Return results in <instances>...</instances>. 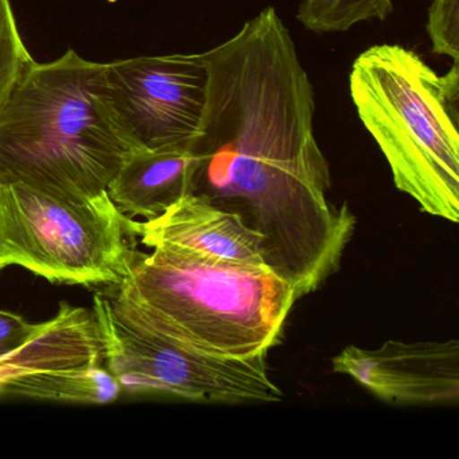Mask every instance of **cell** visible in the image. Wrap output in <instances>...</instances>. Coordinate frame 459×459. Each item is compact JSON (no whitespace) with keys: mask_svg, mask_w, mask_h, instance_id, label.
Returning <instances> with one entry per match:
<instances>
[{"mask_svg":"<svg viewBox=\"0 0 459 459\" xmlns=\"http://www.w3.org/2000/svg\"><path fill=\"white\" fill-rule=\"evenodd\" d=\"M104 292L112 310L144 332L195 353L251 359L281 342L298 298L265 264L186 249H136L130 273Z\"/></svg>","mask_w":459,"mask_h":459,"instance_id":"1","label":"cell"},{"mask_svg":"<svg viewBox=\"0 0 459 459\" xmlns=\"http://www.w3.org/2000/svg\"><path fill=\"white\" fill-rule=\"evenodd\" d=\"M103 64L68 50L30 64L0 111V182L93 197L131 152L100 98Z\"/></svg>","mask_w":459,"mask_h":459,"instance_id":"2","label":"cell"},{"mask_svg":"<svg viewBox=\"0 0 459 459\" xmlns=\"http://www.w3.org/2000/svg\"><path fill=\"white\" fill-rule=\"evenodd\" d=\"M349 90L397 189L426 213L458 222L459 64L439 76L413 50L375 45L354 60Z\"/></svg>","mask_w":459,"mask_h":459,"instance_id":"3","label":"cell"},{"mask_svg":"<svg viewBox=\"0 0 459 459\" xmlns=\"http://www.w3.org/2000/svg\"><path fill=\"white\" fill-rule=\"evenodd\" d=\"M136 224L107 192L0 182V271L21 265L52 283L117 286L130 273Z\"/></svg>","mask_w":459,"mask_h":459,"instance_id":"4","label":"cell"},{"mask_svg":"<svg viewBox=\"0 0 459 459\" xmlns=\"http://www.w3.org/2000/svg\"><path fill=\"white\" fill-rule=\"evenodd\" d=\"M92 313L106 368L127 391L206 404L279 403L284 397L268 375L267 354L224 359L179 348L120 318L104 292L93 298Z\"/></svg>","mask_w":459,"mask_h":459,"instance_id":"5","label":"cell"},{"mask_svg":"<svg viewBox=\"0 0 459 459\" xmlns=\"http://www.w3.org/2000/svg\"><path fill=\"white\" fill-rule=\"evenodd\" d=\"M206 85L201 55L142 56L103 64L100 98L131 152L190 149Z\"/></svg>","mask_w":459,"mask_h":459,"instance_id":"6","label":"cell"},{"mask_svg":"<svg viewBox=\"0 0 459 459\" xmlns=\"http://www.w3.org/2000/svg\"><path fill=\"white\" fill-rule=\"evenodd\" d=\"M101 361L103 348L92 311L61 302L55 319L39 324L25 345L0 359V396L114 402L122 386Z\"/></svg>","mask_w":459,"mask_h":459,"instance_id":"7","label":"cell"},{"mask_svg":"<svg viewBox=\"0 0 459 459\" xmlns=\"http://www.w3.org/2000/svg\"><path fill=\"white\" fill-rule=\"evenodd\" d=\"M334 372L351 376L394 404H455L459 399V342L386 341L377 349L348 346L333 359Z\"/></svg>","mask_w":459,"mask_h":459,"instance_id":"8","label":"cell"},{"mask_svg":"<svg viewBox=\"0 0 459 459\" xmlns=\"http://www.w3.org/2000/svg\"><path fill=\"white\" fill-rule=\"evenodd\" d=\"M138 238L150 248L177 247L212 259L264 264L262 238L238 214L222 211L190 193L165 213L136 224Z\"/></svg>","mask_w":459,"mask_h":459,"instance_id":"9","label":"cell"},{"mask_svg":"<svg viewBox=\"0 0 459 459\" xmlns=\"http://www.w3.org/2000/svg\"><path fill=\"white\" fill-rule=\"evenodd\" d=\"M195 166L190 149L133 152L107 193L123 213L155 219L192 193Z\"/></svg>","mask_w":459,"mask_h":459,"instance_id":"10","label":"cell"},{"mask_svg":"<svg viewBox=\"0 0 459 459\" xmlns=\"http://www.w3.org/2000/svg\"><path fill=\"white\" fill-rule=\"evenodd\" d=\"M392 13L394 0H303L297 20L313 33H343L359 23L383 22Z\"/></svg>","mask_w":459,"mask_h":459,"instance_id":"11","label":"cell"},{"mask_svg":"<svg viewBox=\"0 0 459 459\" xmlns=\"http://www.w3.org/2000/svg\"><path fill=\"white\" fill-rule=\"evenodd\" d=\"M33 61L21 39L10 0H0V111Z\"/></svg>","mask_w":459,"mask_h":459,"instance_id":"12","label":"cell"},{"mask_svg":"<svg viewBox=\"0 0 459 459\" xmlns=\"http://www.w3.org/2000/svg\"><path fill=\"white\" fill-rule=\"evenodd\" d=\"M426 29L432 55L445 56L459 64V0H434Z\"/></svg>","mask_w":459,"mask_h":459,"instance_id":"13","label":"cell"},{"mask_svg":"<svg viewBox=\"0 0 459 459\" xmlns=\"http://www.w3.org/2000/svg\"><path fill=\"white\" fill-rule=\"evenodd\" d=\"M39 329V324H30L17 314L0 310V359L25 345Z\"/></svg>","mask_w":459,"mask_h":459,"instance_id":"14","label":"cell"}]
</instances>
